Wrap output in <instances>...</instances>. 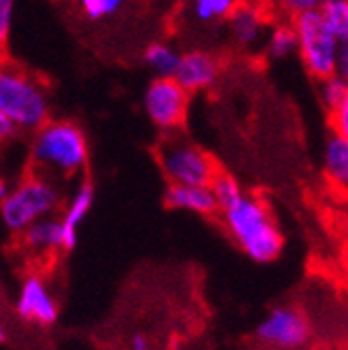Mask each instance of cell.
I'll return each mask as SVG.
<instances>
[{"label": "cell", "instance_id": "cell-19", "mask_svg": "<svg viewBox=\"0 0 348 350\" xmlns=\"http://www.w3.org/2000/svg\"><path fill=\"white\" fill-rule=\"evenodd\" d=\"M211 190H213L217 202H219V213L224 208L232 206L236 200H240L244 196V190L240 188L236 178H234V175H230V173H226V171L217 173V178L211 184Z\"/></svg>", "mask_w": 348, "mask_h": 350}, {"label": "cell", "instance_id": "cell-21", "mask_svg": "<svg viewBox=\"0 0 348 350\" xmlns=\"http://www.w3.org/2000/svg\"><path fill=\"white\" fill-rule=\"evenodd\" d=\"M346 94H348V83L338 75H332L319 81V98L323 107L327 109V113H332L346 98Z\"/></svg>", "mask_w": 348, "mask_h": 350}, {"label": "cell", "instance_id": "cell-8", "mask_svg": "<svg viewBox=\"0 0 348 350\" xmlns=\"http://www.w3.org/2000/svg\"><path fill=\"white\" fill-rule=\"evenodd\" d=\"M15 313L21 321L42 327L53 325L59 319L57 298L44 278L38 273L23 278L15 296Z\"/></svg>", "mask_w": 348, "mask_h": 350}, {"label": "cell", "instance_id": "cell-25", "mask_svg": "<svg viewBox=\"0 0 348 350\" xmlns=\"http://www.w3.org/2000/svg\"><path fill=\"white\" fill-rule=\"evenodd\" d=\"M13 9H15V0H0V38H3V42L11 33Z\"/></svg>", "mask_w": 348, "mask_h": 350}, {"label": "cell", "instance_id": "cell-15", "mask_svg": "<svg viewBox=\"0 0 348 350\" xmlns=\"http://www.w3.org/2000/svg\"><path fill=\"white\" fill-rule=\"evenodd\" d=\"M94 202V188L90 182H81L73 194L69 196V200L65 202L63 211H61V221L67 230V234L71 236V240L77 242V228L81 226V221L88 217L90 208Z\"/></svg>", "mask_w": 348, "mask_h": 350}, {"label": "cell", "instance_id": "cell-29", "mask_svg": "<svg viewBox=\"0 0 348 350\" xmlns=\"http://www.w3.org/2000/svg\"><path fill=\"white\" fill-rule=\"evenodd\" d=\"M248 3H252V5H258V7H263V9H267L273 17H276V11H278V3L280 0H248Z\"/></svg>", "mask_w": 348, "mask_h": 350}, {"label": "cell", "instance_id": "cell-20", "mask_svg": "<svg viewBox=\"0 0 348 350\" xmlns=\"http://www.w3.org/2000/svg\"><path fill=\"white\" fill-rule=\"evenodd\" d=\"M242 0H194V13L200 21L228 19Z\"/></svg>", "mask_w": 348, "mask_h": 350}, {"label": "cell", "instance_id": "cell-11", "mask_svg": "<svg viewBox=\"0 0 348 350\" xmlns=\"http://www.w3.org/2000/svg\"><path fill=\"white\" fill-rule=\"evenodd\" d=\"M75 244L77 242L71 240L59 215L42 219L19 236V246L36 258H49L75 248Z\"/></svg>", "mask_w": 348, "mask_h": 350}, {"label": "cell", "instance_id": "cell-14", "mask_svg": "<svg viewBox=\"0 0 348 350\" xmlns=\"http://www.w3.org/2000/svg\"><path fill=\"white\" fill-rule=\"evenodd\" d=\"M323 175L332 188L348 196V142L334 131L323 144Z\"/></svg>", "mask_w": 348, "mask_h": 350}, {"label": "cell", "instance_id": "cell-23", "mask_svg": "<svg viewBox=\"0 0 348 350\" xmlns=\"http://www.w3.org/2000/svg\"><path fill=\"white\" fill-rule=\"evenodd\" d=\"M75 3L90 19H105L117 13L125 5V0H75Z\"/></svg>", "mask_w": 348, "mask_h": 350}, {"label": "cell", "instance_id": "cell-26", "mask_svg": "<svg viewBox=\"0 0 348 350\" xmlns=\"http://www.w3.org/2000/svg\"><path fill=\"white\" fill-rule=\"evenodd\" d=\"M336 75L342 77L348 83V44H342L338 53V63H336Z\"/></svg>", "mask_w": 348, "mask_h": 350}, {"label": "cell", "instance_id": "cell-9", "mask_svg": "<svg viewBox=\"0 0 348 350\" xmlns=\"http://www.w3.org/2000/svg\"><path fill=\"white\" fill-rule=\"evenodd\" d=\"M273 21L276 17L267 9L252 5L248 0H242L236 11L228 17L230 33L242 51H254L258 46H265Z\"/></svg>", "mask_w": 348, "mask_h": 350}, {"label": "cell", "instance_id": "cell-1", "mask_svg": "<svg viewBox=\"0 0 348 350\" xmlns=\"http://www.w3.org/2000/svg\"><path fill=\"white\" fill-rule=\"evenodd\" d=\"M222 224L230 238L256 262H269L280 256L284 236L269 206L258 196L246 194L232 206L224 208Z\"/></svg>", "mask_w": 348, "mask_h": 350}, {"label": "cell", "instance_id": "cell-27", "mask_svg": "<svg viewBox=\"0 0 348 350\" xmlns=\"http://www.w3.org/2000/svg\"><path fill=\"white\" fill-rule=\"evenodd\" d=\"M127 350H152L150 338L146 334H134L127 342Z\"/></svg>", "mask_w": 348, "mask_h": 350}, {"label": "cell", "instance_id": "cell-7", "mask_svg": "<svg viewBox=\"0 0 348 350\" xmlns=\"http://www.w3.org/2000/svg\"><path fill=\"white\" fill-rule=\"evenodd\" d=\"M144 113L163 131H180L190 105V92L176 77H155L144 92Z\"/></svg>", "mask_w": 348, "mask_h": 350}, {"label": "cell", "instance_id": "cell-13", "mask_svg": "<svg viewBox=\"0 0 348 350\" xmlns=\"http://www.w3.org/2000/svg\"><path fill=\"white\" fill-rule=\"evenodd\" d=\"M165 202L171 208L190 211L204 217L219 213V202H217L211 186H167Z\"/></svg>", "mask_w": 348, "mask_h": 350}, {"label": "cell", "instance_id": "cell-24", "mask_svg": "<svg viewBox=\"0 0 348 350\" xmlns=\"http://www.w3.org/2000/svg\"><path fill=\"white\" fill-rule=\"evenodd\" d=\"M330 127L334 134L342 136L348 142V94L346 98L330 113Z\"/></svg>", "mask_w": 348, "mask_h": 350}, {"label": "cell", "instance_id": "cell-4", "mask_svg": "<svg viewBox=\"0 0 348 350\" xmlns=\"http://www.w3.org/2000/svg\"><path fill=\"white\" fill-rule=\"evenodd\" d=\"M0 115L9 117L19 131H36L51 119V100L44 83L31 73L5 65L0 73Z\"/></svg>", "mask_w": 348, "mask_h": 350}, {"label": "cell", "instance_id": "cell-6", "mask_svg": "<svg viewBox=\"0 0 348 350\" xmlns=\"http://www.w3.org/2000/svg\"><path fill=\"white\" fill-rule=\"evenodd\" d=\"M298 36V55L307 71L317 79L336 75V63L342 44L330 31L319 11L292 19Z\"/></svg>", "mask_w": 348, "mask_h": 350}, {"label": "cell", "instance_id": "cell-12", "mask_svg": "<svg viewBox=\"0 0 348 350\" xmlns=\"http://www.w3.org/2000/svg\"><path fill=\"white\" fill-rule=\"evenodd\" d=\"M219 73H222V65L213 55L204 51H190L182 55V63L176 73V79L190 94H194V92L211 90L217 83V79H219Z\"/></svg>", "mask_w": 348, "mask_h": 350}, {"label": "cell", "instance_id": "cell-30", "mask_svg": "<svg viewBox=\"0 0 348 350\" xmlns=\"http://www.w3.org/2000/svg\"><path fill=\"white\" fill-rule=\"evenodd\" d=\"M346 232H348V224H346Z\"/></svg>", "mask_w": 348, "mask_h": 350}, {"label": "cell", "instance_id": "cell-17", "mask_svg": "<svg viewBox=\"0 0 348 350\" xmlns=\"http://www.w3.org/2000/svg\"><path fill=\"white\" fill-rule=\"evenodd\" d=\"M144 61L155 73V77H176L182 63V55L167 42H155L146 49Z\"/></svg>", "mask_w": 348, "mask_h": 350}, {"label": "cell", "instance_id": "cell-5", "mask_svg": "<svg viewBox=\"0 0 348 350\" xmlns=\"http://www.w3.org/2000/svg\"><path fill=\"white\" fill-rule=\"evenodd\" d=\"M157 157L169 186H211L222 171L206 150L180 131L163 136Z\"/></svg>", "mask_w": 348, "mask_h": 350}, {"label": "cell", "instance_id": "cell-22", "mask_svg": "<svg viewBox=\"0 0 348 350\" xmlns=\"http://www.w3.org/2000/svg\"><path fill=\"white\" fill-rule=\"evenodd\" d=\"M325 0H280L276 19H296L300 15L315 13L323 7Z\"/></svg>", "mask_w": 348, "mask_h": 350}, {"label": "cell", "instance_id": "cell-3", "mask_svg": "<svg viewBox=\"0 0 348 350\" xmlns=\"http://www.w3.org/2000/svg\"><path fill=\"white\" fill-rule=\"evenodd\" d=\"M61 204L63 198L57 180L38 171H29L0 200V221L11 236L19 238L34 224L46 217H55Z\"/></svg>", "mask_w": 348, "mask_h": 350}, {"label": "cell", "instance_id": "cell-10", "mask_svg": "<svg viewBox=\"0 0 348 350\" xmlns=\"http://www.w3.org/2000/svg\"><path fill=\"white\" fill-rule=\"evenodd\" d=\"M258 338L280 348H298L309 340L311 329L302 313L290 306H278L256 329Z\"/></svg>", "mask_w": 348, "mask_h": 350}, {"label": "cell", "instance_id": "cell-18", "mask_svg": "<svg viewBox=\"0 0 348 350\" xmlns=\"http://www.w3.org/2000/svg\"><path fill=\"white\" fill-rule=\"evenodd\" d=\"M319 13L338 42L348 44V0H325Z\"/></svg>", "mask_w": 348, "mask_h": 350}, {"label": "cell", "instance_id": "cell-28", "mask_svg": "<svg viewBox=\"0 0 348 350\" xmlns=\"http://www.w3.org/2000/svg\"><path fill=\"white\" fill-rule=\"evenodd\" d=\"M17 134H19L17 125H15L9 117L0 115V136H3L5 140H9V138H13V136H17Z\"/></svg>", "mask_w": 348, "mask_h": 350}, {"label": "cell", "instance_id": "cell-2", "mask_svg": "<svg viewBox=\"0 0 348 350\" xmlns=\"http://www.w3.org/2000/svg\"><path fill=\"white\" fill-rule=\"evenodd\" d=\"M31 171L49 178H73L88 163V140L71 121H49L40 127L29 146Z\"/></svg>", "mask_w": 348, "mask_h": 350}, {"label": "cell", "instance_id": "cell-16", "mask_svg": "<svg viewBox=\"0 0 348 350\" xmlns=\"http://www.w3.org/2000/svg\"><path fill=\"white\" fill-rule=\"evenodd\" d=\"M265 53L269 59H288L290 55L298 53V36H296V27L290 19H276L267 42H265Z\"/></svg>", "mask_w": 348, "mask_h": 350}]
</instances>
